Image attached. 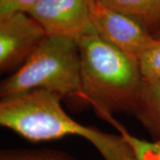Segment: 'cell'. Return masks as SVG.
Returning <instances> with one entry per match:
<instances>
[{"instance_id":"6da1fadb","label":"cell","mask_w":160,"mask_h":160,"mask_svg":"<svg viewBox=\"0 0 160 160\" xmlns=\"http://www.w3.org/2000/svg\"><path fill=\"white\" fill-rule=\"evenodd\" d=\"M62 97L45 90H32L1 98L0 125L31 142L78 136L88 141L104 160H131L130 145L115 135L84 126L63 109Z\"/></svg>"},{"instance_id":"7a4b0ae2","label":"cell","mask_w":160,"mask_h":160,"mask_svg":"<svg viewBox=\"0 0 160 160\" xmlns=\"http://www.w3.org/2000/svg\"><path fill=\"white\" fill-rule=\"evenodd\" d=\"M78 42L80 100L91 104L102 118L117 111L132 114L143 83L138 61L105 42L96 31Z\"/></svg>"},{"instance_id":"3957f363","label":"cell","mask_w":160,"mask_h":160,"mask_svg":"<svg viewBox=\"0 0 160 160\" xmlns=\"http://www.w3.org/2000/svg\"><path fill=\"white\" fill-rule=\"evenodd\" d=\"M32 90L79 99L80 54L78 40L46 35L26 62L1 82V98Z\"/></svg>"},{"instance_id":"277c9868","label":"cell","mask_w":160,"mask_h":160,"mask_svg":"<svg viewBox=\"0 0 160 160\" xmlns=\"http://www.w3.org/2000/svg\"><path fill=\"white\" fill-rule=\"evenodd\" d=\"M90 15L98 36L133 60L138 61L155 37L132 18L89 0Z\"/></svg>"},{"instance_id":"5b68a950","label":"cell","mask_w":160,"mask_h":160,"mask_svg":"<svg viewBox=\"0 0 160 160\" xmlns=\"http://www.w3.org/2000/svg\"><path fill=\"white\" fill-rule=\"evenodd\" d=\"M46 37L29 13L16 12L0 16V69L19 68Z\"/></svg>"},{"instance_id":"8992f818","label":"cell","mask_w":160,"mask_h":160,"mask_svg":"<svg viewBox=\"0 0 160 160\" xmlns=\"http://www.w3.org/2000/svg\"><path fill=\"white\" fill-rule=\"evenodd\" d=\"M27 13L39 23L46 35L78 40L95 31L89 0H40Z\"/></svg>"},{"instance_id":"52a82bcc","label":"cell","mask_w":160,"mask_h":160,"mask_svg":"<svg viewBox=\"0 0 160 160\" xmlns=\"http://www.w3.org/2000/svg\"><path fill=\"white\" fill-rule=\"evenodd\" d=\"M132 114L154 140L160 139V81H145Z\"/></svg>"},{"instance_id":"ba28073f","label":"cell","mask_w":160,"mask_h":160,"mask_svg":"<svg viewBox=\"0 0 160 160\" xmlns=\"http://www.w3.org/2000/svg\"><path fill=\"white\" fill-rule=\"evenodd\" d=\"M103 5L120 12L157 37L160 30V0H98Z\"/></svg>"},{"instance_id":"9c48e42d","label":"cell","mask_w":160,"mask_h":160,"mask_svg":"<svg viewBox=\"0 0 160 160\" xmlns=\"http://www.w3.org/2000/svg\"><path fill=\"white\" fill-rule=\"evenodd\" d=\"M105 120H108L116 126L120 134L130 145L132 153V160H160V139L153 140L152 142L142 140L131 135L125 127L112 118V116L107 117Z\"/></svg>"},{"instance_id":"30bf717a","label":"cell","mask_w":160,"mask_h":160,"mask_svg":"<svg viewBox=\"0 0 160 160\" xmlns=\"http://www.w3.org/2000/svg\"><path fill=\"white\" fill-rule=\"evenodd\" d=\"M0 160H79L62 150L52 149H6Z\"/></svg>"},{"instance_id":"8fae6325","label":"cell","mask_w":160,"mask_h":160,"mask_svg":"<svg viewBox=\"0 0 160 160\" xmlns=\"http://www.w3.org/2000/svg\"><path fill=\"white\" fill-rule=\"evenodd\" d=\"M145 81H160V38H155L138 60Z\"/></svg>"},{"instance_id":"7c38bea8","label":"cell","mask_w":160,"mask_h":160,"mask_svg":"<svg viewBox=\"0 0 160 160\" xmlns=\"http://www.w3.org/2000/svg\"><path fill=\"white\" fill-rule=\"evenodd\" d=\"M40 0H0V16L16 12H28Z\"/></svg>"},{"instance_id":"4fadbf2b","label":"cell","mask_w":160,"mask_h":160,"mask_svg":"<svg viewBox=\"0 0 160 160\" xmlns=\"http://www.w3.org/2000/svg\"><path fill=\"white\" fill-rule=\"evenodd\" d=\"M156 38H160V30H159V32L158 33V35H157V37Z\"/></svg>"}]
</instances>
